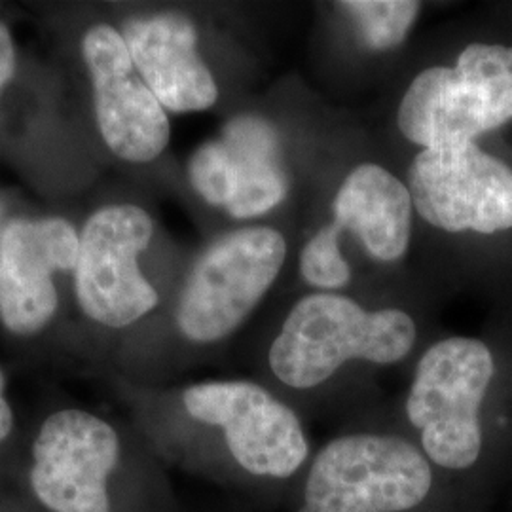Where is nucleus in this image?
I'll use <instances>...</instances> for the list:
<instances>
[{
    "label": "nucleus",
    "mask_w": 512,
    "mask_h": 512,
    "mask_svg": "<svg viewBox=\"0 0 512 512\" xmlns=\"http://www.w3.org/2000/svg\"><path fill=\"white\" fill-rule=\"evenodd\" d=\"M80 234L61 217L14 219L0 234V325L19 340L37 338L54 321V275L76 268Z\"/></svg>",
    "instance_id": "obj_12"
},
{
    "label": "nucleus",
    "mask_w": 512,
    "mask_h": 512,
    "mask_svg": "<svg viewBox=\"0 0 512 512\" xmlns=\"http://www.w3.org/2000/svg\"><path fill=\"white\" fill-rule=\"evenodd\" d=\"M340 234L342 228L330 222L304 245L300 253V275L311 287L334 291L348 285L351 268L340 251Z\"/></svg>",
    "instance_id": "obj_16"
},
{
    "label": "nucleus",
    "mask_w": 512,
    "mask_h": 512,
    "mask_svg": "<svg viewBox=\"0 0 512 512\" xmlns=\"http://www.w3.org/2000/svg\"><path fill=\"white\" fill-rule=\"evenodd\" d=\"M188 181L203 202L234 219L270 213L289 194L277 131L262 116H234L219 139L203 143L190 156Z\"/></svg>",
    "instance_id": "obj_10"
},
{
    "label": "nucleus",
    "mask_w": 512,
    "mask_h": 512,
    "mask_svg": "<svg viewBox=\"0 0 512 512\" xmlns=\"http://www.w3.org/2000/svg\"><path fill=\"white\" fill-rule=\"evenodd\" d=\"M4 488L44 512H171L147 450L80 406L55 408L21 435Z\"/></svg>",
    "instance_id": "obj_1"
},
{
    "label": "nucleus",
    "mask_w": 512,
    "mask_h": 512,
    "mask_svg": "<svg viewBox=\"0 0 512 512\" xmlns=\"http://www.w3.org/2000/svg\"><path fill=\"white\" fill-rule=\"evenodd\" d=\"M287 241L270 226H247L215 239L184 281L175 325L186 342L211 346L243 325L270 291Z\"/></svg>",
    "instance_id": "obj_4"
},
{
    "label": "nucleus",
    "mask_w": 512,
    "mask_h": 512,
    "mask_svg": "<svg viewBox=\"0 0 512 512\" xmlns=\"http://www.w3.org/2000/svg\"><path fill=\"white\" fill-rule=\"evenodd\" d=\"M512 120V48L469 44L454 67L421 71L397 110L404 137L423 148L475 143Z\"/></svg>",
    "instance_id": "obj_3"
},
{
    "label": "nucleus",
    "mask_w": 512,
    "mask_h": 512,
    "mask_svg": "<svg viewBox=\"0 0 512 512\" xmlns=\"http://www.w3.org/2000/svg\"><path fill=\"white\" fill-rule=\"evenodd\" d=\"M433 484L427 458L408 440L349 435L330 440L311 465L300 512H404Z\"/></svg>",
    "instance_id": "obj_6"
},
{
    "label": "nucleus",
    "mask_w": 512,
    "mask_h": 512,
    "mask_svg": "<svg viewBox=\"0 0 512 512\" xmlns=\"http://www.w3.org/2000/svg\"><path fill=\"white\" fill-rule=\"evenodd\" d=\"M412 196L408 186L378 164L351 169L332 203L334 222L361 241L366 253L401 260L412 236Z\"/></svg>",
    "instance_id": "obj_14"
},
{
    "label": "nucleus",
    "mask_w": 512,
    "mask_h": 512,
    "mask_svg": "<svg viewBox=\"0 0 512 512\" xmlns=\"http://www.w3.org/2000/svg\"><path fill=\"white\" fill-rule=\"evenodd\" d=\"M154 224L131 203L107 205L86 220L74 268L76 300L99 327L128 329L158 308L160 296L139 268Z\"/></svg>",
    "instance_id": "obj_8"
},
{
    "label": "nucleus",
    "mask_w": 512,
    "mask_h": 512,
    "mask_svg": "<svg viewBox=\"0 0 512 512\" xmlns=\"http://www.w3.org/2000/svg\"><path fill=\"white\" fill-rule=\"evenodd\" d=\"M92 78L97 128L114 156L129 164L156 160L171 137L167 110L137 73L120 31L97 23L82 38Z\"/></svg>",
    "instance_id": "obj_11"
},
{
    "label": "nucleus",
    "mask_w": 512,
    "mask_h": 512,
    "mask_svg": "<svg viewBox=\"0 0 512 512\" xmlns=\"http://www.w3.org/2000/svg\"><path fill=\"white\" fill-rule=\"evenodd\" d=\"M416 323L403 310L370 311L344 294L315 293L289 311L268 353L279 382L310 389L349 361L395 365L414 348Z\"/></svg>",
    "instance_id": "obj_2"
},
{
    "label": "nucleus",
    "mask_w": 512,
    "mask_h": 512,
    "mask_svg": "<svg viewBox=\"0 0 512 512\" xmlns=\"http://www.w3.org/2000/svg\"><path fill=\"white\" fill-rule=\"evenodd\" d=\"M338 8L355 23L366 46L387 52L401 46L420 16L421 2L412 0H348Z\"/></svg>",
    "instance_id": "obj_15"
},
{
    "label": "nucleus",
    "mask_w": 512,
    "mask_h": 512,
    "mask_svg": "<svg viewBox=\"0 0 512 512\" xmlns=\"http://www.w3.org/2000/svg\"><path fill=\"white\" fill-rule=\"evenodd\" d=\"M0 512H44L38 509L35 503L25 499L23 495L10 490L0 488Z\"/></svg>",
    "instance_id": "obj_19"
},
{
    "label": "nucleus",
    "mask_w": 512,
    "mask_h": 512,
    "mask_svg": "<svg viewBox=\"0 0 512 512\" xmlns=\"http://www.w3.org/2000/svg\"><path fill=\"white\" fill-rule=\"evenodd\" d=\"M131 61L169 112H202L219 99L215 76L198 52L196 25L181 12H154L122 27Z\"/></svg>",
    "instance_id": "obj_13"
},
{
    "label": "nucleus",
    "mask_w": 512,
    "mask_h": 512,
    "mask_svg": "<svg viewBox=\"0 0 512 512\" xmlns=\"http://www.w3.org/2000/svg\"><path fill=\"white\" fill-rule=\"evenodd\" d=\"M21 433L14 406L8 399V380L0 366V488L6 486L10 465L16 456Z\"/></svg>",
    "instance_id": "obj_17"
},
{
    "label": "nucleus",
    "mask_w": 512,
    "mask_h": 512,
    "mask_svg": "<svg viewBox=\"0 0 512 512\" xmlns=\"http://www.w3.org/2000/svg\"><path fill=\"white\" fill-rule=\"evenodd\" d=\"M16 74V44L10 29L0 23V92Z\"/></svg>",
    "instance_id": "obj_18"
},
{
    "label": "nucleus",
    "mask_w": 512,
    "mask_h": 512,
    "mask_svg": "<svg viewBox=\"0 0 512 512\" xmlns=\"http://www.w3.org/2000/svg\"><path fill=\"white\" fill-rule=\"evenodd\" d=\"M184 418L217 435L224 456L245 475L289 478L308 458L310 444L298 416L262 385L213 380L181 393Z\"/></svg>",
    "instance_id": "obj_7"
},
{
    "label": "nucleus",
    "mask_w": 512,
    "mask_h": 512,
    "mask_svg": "<svg viewBox=\"0 0 512 512\" xmlns=\"http://www.w3.org/2000/svg\"><path fill=\"white\" fill-rule=\"evenodd\" d=\"M494 370L492 351L476 338H446L423 353L406 399V414L420 431L423 452L433 463L461 471L480 458L478 414Z\"/></svg>",
    "instance_id": "obj_5"
},
{
    "label": "nucleus",
    "mask_w": 512,
    "mask_h": 512,
    "mask_svg": "<svg viewBox=\"0 0 512 512\" xmlns=\"http://www.w3.org/2000/svg\"><path fill=\"white\" fill-rule=\"evenodd\" d=\"M408 190L421 219L444 232L512 228V169L475 143L423 148L408 169Z\"/></svg>",
    "instance_id": "obj_9"
}]
</instances>
